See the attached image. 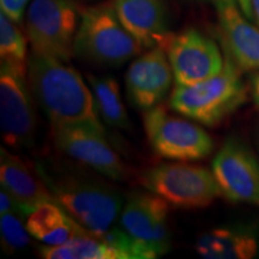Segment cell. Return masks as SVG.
Instances as JSON below:
<instances>
[{
	"instance_id": "20",
	"label": "cell",
	"mask_w": 259,
	"mask_h": 259,
	"mask_svg": "<svg viewBox=\"0 0 259 259\" xmlns=\"http://www.w3.org/2000/svg\"><path fill=\"white\" fill-rule=\"evenodd\" d=\"M47 259H126V255L95 234L80 235L59 246H42Z\"/></svg>"
},
{
	"instance_id": "26",
	"label": "cell",
	"mask_w": 259,
	"mask_h": 259,
	"mask_svg": "<svg viewBox=\"0 0 259 259\" xmlns=\"http://www.w3.org/2000/svg\"><path fill=\"white\" fill-rule=\"evenodd\" d=\"M250 92L255 105L259 107V71H255L250 77Z\"/></svg>"
},
{
	"instance_id": "19",
	"label": "cell",
	"mask_w": 259,
	"mask_h": 259,
	"mask_svg": "<svg viewBox=\"0 0 259 259\" xmlns=\"http://www.w3.org/2000/svg\"><path fill=\"white\" fill-rule=\"evenodd\" d=\"M93 95L95 99L100 118L109 127L128 130L130 120L124 103L121 101L120 89L115 78L111 76H93L87 74Z\"/></svg>"
},
{
	"instance_id": "1",
	"label": "cell",
	"mask_w": 259,
	"mask_h": 259,
	"mask_svg": "<svg viewBox=\"0 0 259 259\" xmlns=\"http://www.w3.org/2000/svg\"><path fill=\"white\" fill-rule=\"evenodd\" d=\"M28 82L51 125L82 126L106 135L93 92L65 61L31 52Z\"/></svg>"
},
{
	"instance_id": "14",
	"label": "cell",
	"mask_w": 259,
	"mask_h": 259,
	"mask_svg": "<svg viewBox=\"0 0 259 259\" xmlns=\"http://www.w3.org/2000/svg\"><path fill=\"white\" fill-rule=\"evenodd\" d=\"M114 9L126 30L143 50L161 47L167 52L174 34L163 0H114Z\"/></svg>"
},
{
	"instance_id": "21",
	"label": "cell",
	"mask_w": 259,
	"mask_h": 259,
	"mask_svg": "<svg viewBox=\"0 0 259 259\" xmlns=\"http://www.w3.org/2000/svg\"><path fill=\"white\" fill-rule=\"evenodd\" d=\"M0 57L2 64L28 73L27 41L15 22L3 11L0 14Z\"/></svg>"
},
{
	"instance_id": "24",
	"label": "cell",
	"mask_w": 259,
	"mask_h": 259,
	"mask_svg": "<svg viewBox=\"0 0 259 259\" xmlns=\"http://www.w3.org/2000/svg\"><path fill=\"white\" fill-rule=\"evenodd\" d=\"M15 211L21 212L19 211L17 203H16L14 197H12L5 189H3L2 187V191H0V215H3V213H8V212H15Z\"/></svg>"
},
{
	"instance_id": "17",
	"label": "cell",
	"mask_w": 259,
	"mask_h": 259,
	"mask_svg": "<svg viewBox=\"0 0 259 259\" xmlns=\"http://www.w3.org/2000/svg\"><path fill=\"white\" fill-rule=\"evenodd\" d=\"M259 235L247 226L220 227L203 233L196 251L205 259H250L257 255Z\"/></svg>"
},
{
	"instance_id": "5",
	"label": "cell",
	"mask_w": 259,
	"mask_h": 259,
	"mask_svg": "<svg viewBox=\"0 0 259 259\" xmlns=\"http://www.w3.org/2000/svg\"><path fill=\"white\" fill-rule=\"evenodd\" d=\"M139 184L178 209L208 208L222 196L212 170L197 164L161 163L142 171Z\"/></svg>"
},
{
	"instance_id": "11",
	"label": "cell",
	"mask_w": 259,
	"mask_h": 259,
	"mask_svg": "<svg viewBox=\"0 0 259 259\" xmlns=\"http://www.w3.org/2000/svg\"><path fill=\"white\" fill-rule=\"evenodd\" d=\"M167 56L179 85H192L211 78L225 66L218 44L193 28L174 35Z\"/></svg>"
},
{
	"instance_id": "18",
	"label": "cell",
	"mask_w": 259,
	"mask_h": 259,
	"mask_svg": "<svg viewBox=\"0 0 259 259\" xmlns=\"http://www.w3.org/2000/svg\"><path fill=\"white\" fill-rule=\"evenodd\" d=\"M31 236L46 246H59L80 235L94 234L61 208L56 202L42 204L27 220Z\"/></svg>"
},
{
	"instance_id": "6",
	"label": "cell",
	"mask_w": 259,
	"mask_h": 259,
	"mask_svg": "<svg viewBox=\"0 0 259 259\" xmlns=\"http://www.w3.org/2000/svg\"><path fill=\"white\" fill-rule=\"evenodd\" d=\"M78 24V9L72 0H32L25 18L32 53L69 61Z\"/></svg>"
},
{
	"instance_id": "22",
	"label": "cell",
	"mask_w": 259,
	"mask_h": 259,
	"mask_svg": "<svg viewBox=\"0 0 259 259\" xmlns=\"http://www.w3.org/2000/svg\"><path fill=\"white\" fill-rule=\"evenodd\" d=\"M22 218L23 215L18 211L0 215L2 248L8 254L22 251L30 244V233Z\"/></svg>"
},
{
	"instance_id": "7",
	"label": "cell",
	"mask_w": 259,
	"mask_h": 259,
	"mask_svg": "<svg viewBox=\"0 0 259 259\" xmlns=\"http://www.w3.org/2000/svg\"><path fill=\"white\" fill-rule=\"evenodd\" d=\"M187 119L170 114L161 103L144 112V131L156 155L189 162L203 160L212 153L213 142L210 135Z\"/></svg>"
},
{
	"instance_id": "27",
	"label": "cell",
	"mask_w": 259,
	"mask_h": 259,
	"mask_svg": "<svg viewBox=\"0 0 259 259\" xmlns=\"http://www.w3.org/2000/svg\"><path fill=\"white\" fill-rule=\"evenodd\" d=\"M252 3V11H253L254 22L259 27V0H251Z\"/></svg>"
},
{
	"instance_id": "3",
	"label": "cell",
	"mask_w": 259,
	"mask_h": 259,
	"mask_svg": "<svg viewBox=\"0 0 259 259\" xmlns=\"http://www.w3.org/2000/svg\"><path fill=\"white\" fill-rule=\"evenodd\" d=\"M247 100L241 70L226 56L221 72L192 85L176 84L169 97L174 112L208 127L222 124Z\"/></svg>"
},
{
	"instance_id": "13",
	"label": "cell",
	"mask_w": 259,
	"mask_h": 259,
	"mask_svg": "<svg viewBox=\"0 0 259 259\" xmlns=\"http://www.w3.org/2000/svg\"><path fill=\"white\" fill-rule=\"evenodd\" d=\"M173 78L167 52L161 47L150 48L132 61L126 72L128 101L143 112L160 105L168 95Z\"/></svg>"
},
{
	"instance_id": "10",
	"label": "cell",
	"mask_w": 259,
	"mask_h": 259,
	"mask_svg": "<svg viewBox=\"0 0 259 259\" xmlns=\"http://www.w3.org/2000/svg\"><path fill=\"white\" fill-rule=\"evenodd\" d=\"M54 144L65 155L112 180H125L130 169L107 141L95 130L70 125H52Z\"/></svg>"
},
{
	"instance_id": "15",
	"label": "cell",
	"mask_w": 259,
	"mask_h": 259,
	"mask_svg": "<svg viewBox=\"0 0 259 259\" xmlns=\"http://www.w3.org/2000/svg\"><path fill=\"white\" fill-rule=\"evenodd\" d=\"M218 11L219 30L226 56L246 72L259 71V28L247 21L235 4L213 0Z\"/></svg>"
},
{
	"instance_id": "4",
	"label": "cell",
	"mask_w": 259,
	"mask_h": 259,
	"mask_svg": "<svg viewBox=\"0 0 259 259\" xmlns=\"http://www.w3.org/2000/svg\"><path fill=\"white\" fill-rule=\"evenodd\" d=\"M142 48L119 19L114 4L84 9L74 37V54L100 67H119Z\"/></svg>"
},
{
	"instance_id": "12",
	"label": "cell",
	"mask_w": 259,
	"mask_h": 259,
	"mask_svg": "<svg viewBox=\"0 0 259 259\" xmlns=\"http://www.w3.org/2000/svg\"><path fill=\"white\" fill-rule=\"evenodd\" d=\"M211 170L223 197L259 206V161L244 143L229 138L213 158Z\"/></svg>"
},
{
	"instance_id": "25",
	"label": "cell",
	"mask_w": 259,
	"mask_h": 259,
	"mask_svg": "<svg viewBox=\"0 0 259 259\" xmlns=\"http://www.w3.org/2000/svg\"><path fill=\"white\" fill-rule=\"evenodd\" d=\"M228 2H231V3H233V4H235L236 6H238V8L240 9V11L245 15V17L247 18L248 21L254 22L251 0H228Z\"/></svg>"
},
{
	"instance_id": "9",
	"label": "cell",
	"mask_w": 259,
	"mask_h": 259,
	"mask_svg": "<svg viewBox=\"0 0 259 259\" xmlns=\"http://www.w3.org/2000/svg\"><path fill=\"white\" fill-rule=\"evenodd\" d=\"M28 73L2 64L0 69V127L4 143L23 149L34 144L36 113Z\"/></svg>"
},
{
	"instance_id": "23",
	"label": "cell",
	"mask_w": 259,
	"mask_h": 259,
	"mask_svg": "<svg viewBox=\"0 0 259 259\" xmlns=\"http://www.w3.org/2000/svg\"><path fill=\"white\" fill-rule=\"evenodd\" d=\"M29 0H0L2 11L15 23H21Z\"/></svg>"
},
{
	"instance_id": "2",
	"label": "cell",
	"mask_w": 259,
	"mask_h": 259,
	"mask_svg": "<svg viewBox=\"0 0 259 259\" xmlns=\"http://www.w3.org/2000/svg\"><path fill=\"white\" fill-rule=\"evenodd\" d=\"M36 170L54 202L84 228L101 236L114 227L122 210V198L114 187L79 171L52 169L45 163H38Z\"/></svg>"
},
{
	"instance_id": "16",
	"label": "cell",
	"mask_w": 259,
	"mask_h": 259,
	"mask_svg": "<svg viewBox=\"0 0 259 259\" xmlns=\"http://www.w3.org/2000/svg\"><path fill=\"white\" fill-rule=\"evenodd\" d=\"M0 183L3 189L14 197L24 218L42 204L54 202L36 168L28 166L22 158L5 148L0 150Z\"/></svg>"
},
{
	"instance_id": "8",
	"label": "cell",
	"mask_w": 259,
	"mask_h": 259,
	"mask_svg": "<svg viewBox=\"0 0 259 259\" xmlns=\"http://www.w3.org/2000/svg\"><path fill=\"white\" fill-rule=\"evenodd\" d=\"M169 204L154 193L130 196L120 213L121 228L134 244L135 259H154L170 250Z\"/></svg>"
}]
</instances>
